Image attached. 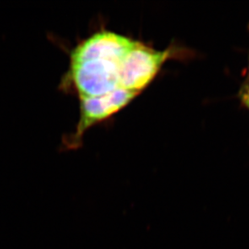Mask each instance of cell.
<instances>
[{
	"mask_svg": "<svg viewBox=\"0 0 249 249\" xmlns=\"http://www.w3.org/2000/svg\"><path fill=\"white\" fill-rule=\"evenodd\" d=\"M138 42L111 32H99L87 38L71 52V63L107 60L120 64Z\"/></svg>",
	"mask_w": 249,
	"mask_h": 249,
	"instance_id": "obj_4",
	"label": "cell"
},
{
	"mask_svg": "<svg viewBox=\"0 0 249 249\" xmlns=\"http://www.w3.org/2000/svg\"><path fill=\"white\" fill-rule=\"evenodd\" d=\"M171 53V50H153L138 42L120 62V87L140 93L155 78Z\"/></svg>",
	"mask_w": 249,
	"mask_h": 249,
	"instance_id": "obj_2",
	"label": "cell"
},
{
	"mask_svg": "<svg viewBox=\"0 0 249 249\" xmlns=\"http://www.w3.org/2000/svg\"><path fill=\"white\" fill-rule=\"evenodd\" d=\"M139 93L121 87L99 96L80 99V119L74 134L68 142L70 148H77L89 127L102 122L127 106Z\"/></svg>",
	"mask_w": 249,
	"mask_h": 249,
	"instance_id": "obj_3",
	"label": "cell"
},
{
	"mask_svg": "<svg viewBox=\"0 0 249 249\" xmlns=\"http://www.w3.org/2000/svg\"><path fill=\"white\" fill-rule=\"evenodd\" d=\"M120 64L107 60L71 63L66 79L81 98L99 96L120 87Z\"/></svg>",
	"mask_w": 249,
	"mask_h": 249,
	"instance_id": "obj_1",
	"label": "cell"
},
{
	"mask_svg": "<svg viewBox=\"0 0 249 249\" xmlns=\"http://www.w3.org/2000/svg\"><path fill=\"white\" fill-rule=\"evenodd\" d=\"M240 98L242 99L243 104L249 109V80L243 87L240 92Z\"/></svg>",
	"mask_w": 249,
	"mask_h": 249,
	"instance_id": "obj_5",
	"label": "cell"
}]
</instances>
